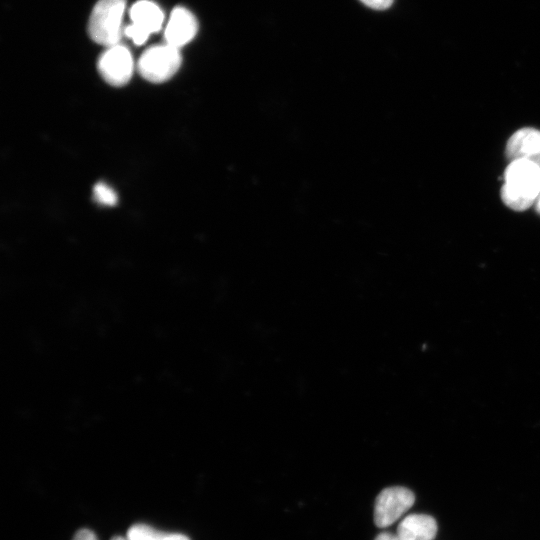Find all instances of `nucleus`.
I'll use <instances>...</instances> for the list:
<instances>
[{"instance_id":"f257e3e1","label":"nucleus","mask_w":540,"mask_h":540,"mask_svg":"<svg viewBox=\"0 0 540 540\" xmlns=\"http://www.w3.org/2000/svg\"><path fill=\"white\" fill-rule=\"evenodd\" d=\"M540 196V167L527 159L510 162L504 173L501 198L515 211L530 207Z\"/></svg>"},{"instance_id":"f03ea898","label":"nucleus","mask_w":540,"mask_h":540,"mask_svg":"<svg viewBox=\"0 0 540 540\" xmlns=\"http://www.w3.org/2000/svg\"><path fill=\"white\" fill-rule=\"evenodd\" d=\"M125 0H99L94 6L88 24L93 41L111 47L119 44Z\"/></svg>"},{"instance_id":"7ed1b4c3","label":"nucleus","mask_w":540,"mask_h":540,"mask_svg":"<svg viewBox=\"0 0 540 540\" xmlns=\"http://www.w3.org/2000/svg\"><path fill=\"white\" fill-rule=\"evenodd\" d=\"M181 61L179 49L165 43L146 49L138 60L137 68L147 81L162 83L178 71Z\"/></svg>"},{"instance_id":"20e7f679","label":"nucleus","mask_w":540,"mask_h":540,"mask_svg":"<svg viewBox=\"0 0 540 540\" xmlns=\"http://www.w3.org/2000/svg\"><path fill=\"white\" fill-rule=\"evenodd\" d=\"M413 492L405 487H389L382 490L376 498L374 522L379 528L394 524L414 504Z\"/></svg>"},{"instance_id":"39448f33","label":"nucleus","mask_w":540,"mask_h":540,"mask_svg":"<svg viewBox=\"0 0 540 540\" xmlns=\"http://www.w3.org/2000/svg\"><path fill=\"white\" fill-rule=\"evenodd\" d=\"M134 63L129 49L117 44L108 47L98 60L101 77L112 86L125 85L133 74Z\"/></svg>"},{"instance_id":"423d86ee","label":"nucleus","mask_w":540,"mask_h":540,"mask_svg":"<svg viewBox=\"0 0 540 540\" xmlns=\"http://www.w3.org/2000/svg\"><path fill=\"white\" fill-rule=\"evenodd\" d=\"M197 30L198 22L193 13L184 7H176L164 32L166 44L179 49L194 38Z\"/></svg>"},{"instance_id":"0eeeda50","label":"nucleus","mask_w":540,"mask_h":540,"mask_svg":"<svg viewBox=\"0 0 540 540\" xmlns=\"http://www.w3.org/2000/svg\"><path fill=\"white\" fill-rule=\"evenodd\" d=\"M506 156L511 161L527 159L540 167V130L531 127L517 130L507 142Z\"/></svg>"},{"instance_id":"6e6552de","label":"nucleus","mask_w":540,"mask_h":540,"mask_svg":"<svg viewBox=\"0 0 540 540\" xmlns=\"http://www.w3.org/2000/svg\"><path fill=\"white\" fill-rule=\"evenodd\" d=\"M437 533V523L432 516L410 514L397 527L401 540H433Z\"/></svg>"},{"instance_id":"1a4fd4ad","label":"nucleus","mask_w":540,"mask_h":540,"mask_svg":"<svg viewBox=\"0 0 540 540\" xmlns=\"http://www.w3.org/2000/svg\"><path fill=\"white\" fill-rule=\"evenodd\" d=\"M132 24L146 31L148 34L160 30L164 21L162 10L149 0L137 1L130 9Z\"/></svg>"},{"instance_id":"9d476101","label":"nucleus","mask_w":540,"mask_h":540,"mask_svg":"<svg viewBox=\"0 0 540 540\" xmlns=\"http://www.w3.org/2000/svg\"><path fill=\"white\" fill-rule=\"evenodd\" d=\"M129 540H190L186 535L165 533L146 524H135L128 529Z\"/></svg>"},{"instance_id":"9b49d317","label":"nucleus","mask_w":540,"mask_h":540,"mask_svg":"<svg viewBox=\"0 0 540 540\" xmlns=\"http://www.w3.org/2000/svg\"><path fill=\"white\" fill-rule=\"evenodd\" d=\"M93 195L95 200L103 205L112 206L117 203L116 192L106 183L99 182L94 186Z\"/></svg>"},{"instance_id":"f8f14e48","label":"nucleus","mask_w":540,"mask_h":540,"mask_svg":"<svg viewBox=\"0 0 540 540\" xmlns=\"http://www.w3.org/2000/svg\"><path fill=\"white\" fill-rule=\"evenodd\" d=\"M366 6L375 10H385L389 8L393 0H360Z\"/></svg>"},{"instance_id":"ddd939ff","label":"nucleus","mask_w":540,"mask_h":540,"mask_svg":"<svg viewBox=\"0 0 540 540\" xmlns=\"http://www.w3.org/2000/svg\"><path fill=\"white\" fill-rule=\"evenodd\" d=\"M73 540H98L95 533L89 529H80L76 532Z\"/></svg>"},{"instance_id":"4468645a","label":"nucleus","mask_w":540,"mask_h":540,"mask_svg":"<svg viewBox=\"0 0 540 540\" xmlns=\"http://www.w3.org/2000/svg\"><path fill=\"white\" fill-rule=\"evenodd\" d=\"M374 540H401L397 534L388 532L380 533Z\"/></svg>"},{"instance_id":"2eb2a0df","label":"nucleus","mask_w":540,"mask_h":540,"mask_svg":"<svg viewBox=\"0 0 540 540\" xmlns=\"http://www.w3.org/2000/svg\"><path fill=\"white\" fill-rule=\"evenodd\" d=\"M110 540H129L127 537H123V536H114L112 537Z\"/></svg>"},{"instance_id":"dca6fc26","label":"nucleus","mask_w":540,"mask_h":540,"mask_svg":"<svg viewBox=\"0 0 540 540\" xmlns=\"http://www.w3.org/2000/svg\"><path fill=\"white\" fill-rule=\"evenodd\" d=\"M536 208L537 211L540 213V196L538 197Z\"/></svg>"}]
</instances>
